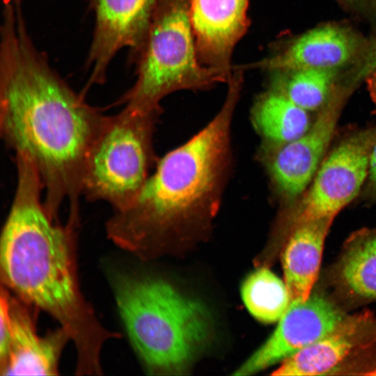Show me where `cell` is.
Here are the masks:
<instances>
[{
    "mask_svg": "<svg viewBox=\"0 0 376 376\" xmlns=\"http://www.w3.org/2000/svg\"><path fill=\"white\" fill-rule=\"evenodd\" d=\"M24 3L4 0L0 29V130L8 148L28 157L40 177L47 212L61 205L79 219L86 158L107 116L62 79L32 41Z\"/></svg>",
    "mask_w": 376,
    "mask_h": 376,
    "instance_id": "6da1fadb",
    "label": "cell"
},
{
    "mask_svg": "<svg viewBox=\"0 0 376 376\" xmlns=\"http://www.w3.org/2000/svg\"><path fill=\"white\" fill-rule=\"evenodd\" d=\"M17 183L0 241L1 285L35 309L54 318L77 353L76 374L102 373L104 344L120 335L107 329L85 299L77 265L79 222L63 225L47 210L38 172L16 154Z\"/></svg>",
    "mask_w": 376,
    "mask_h": 376,
    "instance_id": "7a4b0ae2",
    "label": "cell"
},
{
    "mask_svg": "<svg viewBox=\"0 0 376 376\" xmlns=\"http://www.w3.org/2000/svg\"><path fill=\"white\" fill-rule=\"evenodd\" d=\"M243 75L228 82L219 111L182 145L158 159L132 203L113 211L106 233L119 248L143 255L155 240L217 213L233 165L231 127Z\"/></svg>",
    "mask_w": 376,
    "mask_h": 376,
    "instance_id": "3957f363",
    "label": "cell"
},
{
    "mask_svg": "<svg viewBox=\"0 0 376 376\" xmlns=\"http://www.w3.org/2000/svg\"><path fill=\"white\" fill-rule=\"evenodd\" d=\"M112 285L127 337L146 368L154 373L183 370L210 334L204 306L159 279L123 273Z\"/></svg>",
    "mask_w": 376,
    "mask_h": 376,
    "instance_id": "277c9868",
    "label": "cell"
},
{
    "mask_svg": "<svg viewBox=\"0 0 376 376\" xmlns=\"http://www.w3.org/2000/svg\"><path fill=\"white\" fill-rule=\"evenodd\" d=\"M190 0H162L132 54L136 79L121 98L125 107L162 113V100L182 90H207L231 76L200 62L189 15Z\"/></svg>",
    "mask_w": 376,
    "mask_h": 376,
    "instance_id": "5b68a950",
    "label": "cell"
},
{
    "mask_svg": "<svg viewBox=\"0 0 376 376\" xmlns=\"http://www.w3.org/2000/svg\"><path fill=\"white\" fill-rule=\"evenodd\" d=\"M160 114L124 107L107 116L86 158L82 196L105 201L113 211L132 203L158 161L153 134Z\"/></svg>",
    "mask_w": 376,
    "mask_h": 376,
    "instance_id": "8992f818",
    "label": "cell"
},
{
    "mask_svg": "<svg viewBox=\"0 0 376 376\" xmlns=\"http://www.w3.org/2000/svg\"><path fill=\"white\" fill-rule=\"evenodd\" d=\"M375 136L371 131L354 134L324 158L309 187L283 214L287 228L313 220L334 219L355 198L368 175Z\"/></svg>",
    "mask_w": 376,
    "mask_h": 376,
    "instance_id": "52a82bcc",
    "label": "cell"
},
{
    "mask_svg": "<svg viewBox=\"0 0 376 376\" xmlns=\"http://www.w3.org/2000/svg\"><path fill=\"white\" fill-rule=\"evenodd\" d=\"M348 91H334L316 119L298 138L282 144L261 142L257 158L275 193L291 203L309 186L331 141Z\"/></svg>",
    "mask_w": 376,
    "mask_h": 376,
    "instance_id": "ba28073f",
    "label": "cell"
},
{
    "mask_svg": "<svg viewBox=\"0 0 376 376\" xmlns=\"http://www.w3.org/2000/svg\"><path fill=\"white\" fill-rule=\"evenodd\" d=\"M0 373L56 375L62 351L70 340L61 327L41 336L33 307L1 285Z\"/></svg>",
    "mask_w": 376,
    "mask_h": 376,
    "instance_id": "9c48e42d",
    "label": "cell"
},
{
    "mask_svg": "<svg viewBox=\"0 0 376 376\" xmlns=\"http://www.w3.org/2000/svg\"><path fill=\"white\" fill-rule=\"evenodd\" d=\"M162 0H91L95 15L93 35L86 58L89 77L84 91L105 82L115 56L141 45Z\"/></svg>",
    "mask_w": 376,
    "mask_h": 376,
    "instance_id": "30bf717a",
    "label": "cell"
},
{
    "mask_svg": "<svg viewBox=\"0 0 376 376\" xmlns=\"http://www.w3.org/2000/svg\"><path fill=\"white\" fill-rule=\"evenodd\" d=\"M345 316L321 294L311 293L304 301H291L272 335L233 375H252L283 361L328 334Z\"/></svg>",
    "mask_w": 376,
    "mask_h": 376,
    "instance_id": "8fae6325",
    "label": "cell"
},
{
    "mask_svg": "<svg viewBox=\"0 0 376 376\" xmlns=\"http://www.w3.org/2000/svg\"><path fill=\"white\" fill-rule=\"evenodd\" d=\"M373 349H376V317L369 312L345 315L328 334L283 360L272 375L334 374Z\"/></svg>",
    "mask_w": 376,
    "mask_h": 376,
    "instance_id": "7c38bea8",
    "label": "cell"
},
{
    "mask_svg": "<svg viewBox=\"0 0 376 376\" xmlns=\"http://www.w3.org/2000/svg\"><path fill=\"white\" fill-rule=\"evenodd\" d=\"M250 0H190L189 15L202 65L233 75L231 56L249 26Z\"/></svg>",
    "mask_w": 376,
    "mask_h": 376,
    "instance_id": "4fadbf2b",
    "label": "cell"
},
{
    "mask_svg": "<svg viewBox=\"0 0 376 376\" xmlns=\"http://www.w3.org/2000/svg\"><path fill=\"white\" fill-rule=\"evenodd\" d=\"M361 47V39L350 29L325 25L306 32L267 58L237 66L267 72L308 68L335 70L356 61Z\"/></svg>",
    "mask_w": 376,
    "mask_h": 376,
    "instance_id": "5bb4252c",
    "label": "cell"
},
{
    "mask_svg": "<svg viewBox=\"0 0 376 376\" xmlns=\"http://www.w3.org/2000/svg\"><path fill=\"white\" fill-rule=\"evenodd\" d=\"M333 219L313 220L288 228L282 255L284 281L291 301L307 299L321 264L324 243Z\"/></svg>",
    "mask_w": 376,
    "mask_h": 376,
    "instance_id": "9a60e30c",
    "label": "cell"
},
{
    "mask_svg": "<svg viewBox=\"0 0 376 376\" xmlns=\"http://www.w3.org/2000/svg\"><path fill=\"white\" fill-rule=\"evenodd\" d=\"M331 279L348 299L376 300V228L357 231L348 238L333 267Z\"/></svg>",
    "mask_w": 376,
    "mask_h": 376,
    "instance_id": "2e32d148",
    "label": "cell"
},
{
    "mask_svg": "<svg viewBox=\"0 0 376 376\" xmlns=\"http://www.w3.org/2000/svg\"><path fill=\"white\" fill-rule=\"evenodd\" d=\"M308 113L285 95L267 88L256 98L251 120L261 142L282 144L298 138L309 128Z\"/></svg>",
    "mask_w": 376,
    "mask_h": 376,
    "instance_id": "e0dca14e",
    "label": "cell"
},
{
    "mask_svg": "<svg viewBox=\"0 0 376 376\" xmlns=\"http://www.w3.org/2000/svg\"><path fill=\"white\" fill-rule=\"evenodd\" d=\"M268 88L308 111L320 110L334 92V70L299 69L268 72Z\"/></svg>",
    "mask_w": 376,
    "mask_h": 376,
    "instance_id": "ac0fdd59",
    "label": "cell"
},
{
    "mask_svg": "<svg viewBox=\"0 0 376 376\" xmlns=\"http://www.w3.org/2000/svg\"><path fill=\"white\" fill-rule=\"evenodd\" d=\"M241 295L249 313L265 323L279 320L291 302L285 281L264 267L246 278Z\"/></svg>",
    "mask_w": 376,
    "mask_h": 376,
    "instance_id": "d6986e66",
    "label": "cell"
},
{
    "mask_svg": "<svg viewBox=\"0 0 376 376\" xmlns=\"http://www.w3.org/2000/svg\"><path fill=\"white\" fill-rule=\"evenodd\" d=\"M375 71L376 39L367 47L363 48L362 53L354 61V65L347 75L345 87L351 90L362 79L368 78Z\"/></svg>",
    "mask_w": 376,
    "mask_h": 376,
    "instance_id": "ffe728a7",
    "label": "cell"
},
{
    "mask_svg": "<svg viewBox=\"0 0 376 376\" xmlns=\"http://www.w3.org/2000/svg\"><path fill=\"white\" fill-rule=\"evenodd\" d=\"M368 175L371 185L376 189V136L370 152Z\"/></svg>",
    "mask_w": 376,
    "mask_h": 376,
    "instance_id": "44dd1931",
    "label": "cell"
},
{
    "mask_svg": "<svg viewBox=\"0 0 376 376\" xmlns=\"http://www.w3.org/2000/svg\"><path fill=\"white\" fill-rule=\"evenodd\" d=\"M340 3L354 8H368L376 5V0H336Z\"/></svg>",
    "mask_w": 376,
    "mask_h": 376,
    "instance_id": "7402d4cb",
    "label": "cell"
},
{
    "mask_svg": "<svg viewBox=\"0 0 376 376\" xmlns=\"http://www.w3.org/2000/svg\"><path fill=\"white\" fill-rule=\"evenodd\" d=\"M369 83H370V91L371 95L376 104V71L372 73L370 76Z\"/></svg>",
    "mask_w": 376,
    "mask_h": 376,
    "instance_id": "603a6c76",
    "label": "cell"
}]
</instances>
